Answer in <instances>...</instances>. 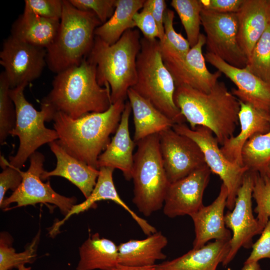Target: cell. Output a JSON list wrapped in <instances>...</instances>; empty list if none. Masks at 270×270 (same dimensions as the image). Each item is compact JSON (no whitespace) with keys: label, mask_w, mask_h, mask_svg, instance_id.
Here are the masks:
<instances>
[{"label":"cell","mask_w":270,"mask_h":270,"mask_svg":"<svg viewBox=\"0 0 270 270\" xmlns=\"http://www.w3.org/2000/svg\"><path fill=\"white\" fill-rule=\"evenodd\" d=\"M76 8L93 12L102 24L112 16L116 0H69Z\"/></svg>","instance_id":"obj_37"},{"label":"cell","mask_w":270,"mask_h":270,"mask_svg":"<svg viewBox=\"0 0 270 270\" xmlns=\"http://www.w3.org/2000/svg\"><path fill=\"white\" fill-rule=\"evenodd\" d=\"M127 98L133 114L134 126L133 140L136 144L148 136L172 128L175 124L132 88L128 90Z\"/></svg>","instance_id":"obj_27"},{"label":"cell","mask_w":270,"mask_h":270,"mask_svg":"<svg viewBox=\"0 0 270 270\" xmlns=\"http://www.w3.org/2000/svg\"><path fill=\"white\" fill-rule=\"evenodd\" d=\"M60 22V20L38 15L24 5L23 12L12 25L10 35L46 50L56 37Z\"/></svg>","instance_id":"obj_25"},{"label":"cell","mask_w":270,"mask_h":270,"mask_svg":"<svg viewBox=\"0 0 270 270\" xmlns=\"http://www.w3.org/2000/svg\"><path fill=\"white\" fill-rule=\"evenodd\" d=\"M252 196L256 203L254 212L262 231L270 218V178L266 174L255 172Z\"/></svg>","instance_id":"obj_35"},{"label":"cell","mask_w":270,"mask_h":270,"mask_svg":"<svg viewBox=\"0 0 270 270\" xmlns=\"http://www.w3.org/2000/svg\"><path fill=\"white\" fill-rule=\"evenodd\" d=\"M168 240L161 232H156L142 240H130L118 246V264L131 266H154L167 256L162 250Z\"/></svg>","instance_id":"obj_26"},{"label":"cell","mask_w":270,"mask_h":270,"mask_svg":"<svg viewBox=\"0 0 270 270\" xmlns=\"http://www.w3.org/2000/svg\"><path fill=\"white\" fill-rule=\"evenodd\" d=\"M138 30L129 29L120 40L109 45L95 36L88 58L96 64L98 84H108L112 103L125 100L128 90L137 80L136 58L141 48Z\"/></svg>","instance_id":"obj_4"},{"label":"cell","mask_w":270,"mask_h":270,"mask_svg":"<svg viewBox=\"0 0 270 270\" xmlns=\"http://www.w3.org/2000/svg\"><path fill=\"white\" fill-rule=\"evenodd\" d=\"M246 68L270 84V23L254 46Z\"/></svg>","instance_id":"obj_32"},{"label":"cell","mask_w":270,"mask_h":270,"mask_svg":"<svg viewBox=\"0 0 270 270\" xmlns=\"http://www.w3.org/2000/svg\"><path fill=\"white\" fill-rule=\"evenodd\" d=\"M172 128L178 133L188 137L200 148L206 164L213 173L219 176L226 187L228 196L226 207L232 210L244 176L248 170L244 166L233 164L226 159L218 146V142L208 128L198 126L191 129L184 123L176 124Z\"/></svg>","instance_id":"obj_9"},{"label":"cell","mask_w":270,"mask_h":270,"mask_svg":"<svg viewBox=\"0 0 270 270\" xmlns=\"http://www.w3.org/2000/svg\"><path fill=\"white\" fill-rule=\"evenodd\" d=\"M28 84L10 88L9 92L16 112L15 126L10 135L18 138L20 145L15 156L10 157L8 164L19 169L38 148L58 139L54 129L44 126L45 122L52 121L48 110L40 106V110H37L26 98L24 90Z\"/></svg>","instance_id":"obj_8"},{"label":"cell","mask_w":270,"mask_h":270,"mask_svg":"<svg viewBox=\"0 0 270 270\" xmlns=\"http://www.w3.org/2000/svg\"><path fill=\"white\" fill-rule=\"evenodd\" d=\"M80 260L76 270H112L118 264V246L98 233L89 238L79 248Z\"/></svg>","instance_id":"obj_28"},{"label":"cell","mask_w":270,"mask_h":270,"mask_svg":"<svg viewBox=\"0 0 270 270\" xmlns=\"http://www.w3.org/2000/svg\"><path fill=\"white\" fill-rule=\"evenodd\" d=\"M24 5L46 18L60 20L62 16L63 0H26Z\"/></svg>","instance_id":"obj_39"},{"label":"cell","mask_w":270,"mask_h":270,"mask_svg":"<svg viewBox=\"0 0 270 270\" xmlns=\"http://www.w3.org/2000/svg\"><path fill=\"white\" fill-rule=\"evenodd\" d=\"M202 8L218 13H236L244 0H200Z\"/></svg>","instance_id":"obj_42"},{"label":"cell","mask_w":270,"mask_h":270,"mask_svg":"<svg viewBox=\"0 0 270 270\" xmlns=\"http://www.w3.org/2000/svg\"><path fill=\"white\" fill-rule=\"evenodd\" d=\"M10 88L2 71L0 74V143L2 144L15 126L16 112L10 96Z\"/></svg>","instance_id":"obj_34"},{"label":"cell","mask_w":270,"mask_h":270,"mask_svg":"<svg viewBox=\"0 0 270 270\" xmlns=\"http://www.w3.org/2000/svg\"><path fill=\"white\" fill-rule=\"evenodd\" d=\"M0 166L3 170L0 174V205L4 199L6 192L8 190H16L22 180L20 169L11 166L2 157Z\"/></svg>","instance_id":"obj_38"},{"label":"cell","mask_w":270,"mask_h":270,"mask_svg":"<svg viewBox=\"0 0 270 270\" xmlns=\"http://www.w3.org/2000/svg\"><path fill=\"white\" fill-rule=\"evenodd\" d=\"M155 265L146 266H131L118 264L112 270H154Z\"/></svg>","instance_id":"obj_44"},{"label":"cell","mask_w":270,"mask_h":270,"mask_svg":"<svg viewBox=\"0 0 270 270\" xmlns=\"http://www.w3.org/2000/svg\"><path fill=\"white\" fill-rule=\"evenodd\" d=\"M30 164L26 172L20 170L22 182L18 188L8 198L4 199L0 205L2 208L11 204L17 205L13 208H19L37 204H51L58 206L63 214L66 216L76 202L74 197H66L56 192L52 188L50 182L44 183L41 178L44 172V156L36 151L30 157Z\"/></svg>","instance_id":"obj_11"},{"label":"cell","mask_w":270,"mask_h":270,"mask_svg":"<svg viewBox=\"0 0 270 270\" xmlns=\"http://www.w3.org/2000/svg\"><path fill=\"white\" fill-rule=\"evenodd\" d=\"M145 0H116L112 16L96 29L95 36L109 45L117 42L126 31L135 27L133 17L142 8Z\"/></svg>","instance_id":"obj_29"},{"label":"cell","mask_w":270,"mask_h":270,"mask_svg":"<svg viewBox=\"0 0 270 270\" xmlns=\"http://www.w3.org/2000/svg\"><path fill=\"white\" fill-rule=\"evenodd\" d=\"M114 170L110 167H102L99 168L100 173L96 184L90 196L82 202L74 205L62 220L55 223L50 231L51 235L57 234L60 227L72 215L83 212L94 206L96 202L102 200H110L121 206L128 212L146 236L157 232L154 226L139 216L120 198L113 181Z\"/></svg>","instance_id":"obj_19"},{"label":"cell","mask_w":270,"mask_h":270,"mask_svg":"<svg viewBox=\"0 0 270 270\" xmlns=\"http://www.w3.org/2000/svg\"><path fill=\"white\" fill-rule=\"evenodd\" d=\"M254 174V172L248 170L245 173L237 193L234 208L224 215L226 226L232 232L230 250L222 262L224 267L233 260L241 247L252 248L253 237L262 232L252 210Z\"/></svg>","instance_id":"obj_13"},{"label":"cell","mask_w":270,"mask_h":270,"mask_svg":"<svg viewBox=\"0 0 270 270\" xmlns=\"http://www.w3.org/2000/svg\"><path fill=\"white\" fill-rule=\"evenodd\" d=\"M241 270H262L258 262L244 264Z\"/></svg>","instance_id":"obj_45"},{"label":"cell","mask_w":270,"mask_h":270,"mask_svg":"<svg viewBox=\"0 0 270 270\" xmlns=\"http://www.w3.org/2000/svg\"><path fill=\"white\" fill-rule=\"evenodd\" d=\"M132 112L128 101L125 103L118 126L114 136L98 158L97 168L110 167L120 170L126 180L132 178L133 151L136 144L130 136L129 118Z\"/></svg>","instance_id":"obj_20"},{"label":"cell","mask_w":270,"mask_h":270,"mask_svg":"<svg viewBox=\"0 0 270 270\" xmlns=\"http://www.w3.org/2000/svg\"><path fill=\"white\" fill-rule=\"evenodd\" d=\"M236 14L238 41L248 58L270 23V0H244Z\"/></svg>","instance_id":"obj_23"},{"label":"cell","mask_w":270,"mask_h":270,"mask_svg":"<svg viewBox=\"0 0 270 270\" xmlns=\"http://www.w3.org/2000/svg\"><path fill=\"white\" fill-rule=\"evenodd\" d=\"M265 174L270 178V164L268 166L267 168H266Z\"/></svg>","instance_id":"obj_47"},{"label":"cell","mask_w":270,"mask_h":270,"mask_svg":"<svg viewBox=\"0 0 270 270\" xmlns=\"http://www.w3.org/2000/svg\"><path fill=\"white\" fill-rule=\"evenodd\" d=\"M101 24L93 12L78 10L69 0H63L57 33L46 48V62L49 70L56 74L79 65L90 52L94 31Z\"/></svg>","instance_id":"obj_5"},{"label":"cell","mask_w":270,"mask_h":270,"mask_svg":"<svg viewBox=\"0 0 270 270\" xmlns=\"http://www.w3.org/2000/svg\"><path fill=\"white\" fill-rule=\"evenodd\" d=\"M48 144L56 157V165L52 170L44 171L41 176L42 180L53 176L63 177L77 186L86 198H88L96 184L99 170L68 154L57 140Z\"/></svg>","instance_id":"obj_21"},{"label":"cell","mask_w":270,"mask_h":270,"mask_svg":"<svg viewBox=\"0 0 270 270\" xmlns=\"http://www.w3.org/2000/svg\"><path fill=\"white\" fill-rule=\"evenodd\" d=\"M200 17L206 34L207 52L234 66L245 68L248 58L238 41L236 13H218L202 8Z\"/></svg>","instance_id":"obj_12"},{"label":"cell","mask_w":270,"mask_h":270,"mask_svg":"<svg viewBox=\"0 0 270 270\" xmlns=\"http://www.w3.org/2000/svg\"><path fill=\"white\" fill-rule=\"evenodd\" d=\"M228 191L222 184L217 198L210 205L204 206L192 214L195 232L193 248H200L210 240H230L232 236L225 224L224 210Z\"/></svg>","instance_id":"obj_18"},{"label":"cell","mask_w":270,"mask_h":270,"mask_svg":"<svg viewBox=\"0 0 270 270\" xmlns=\"http://www.w3.org/2000/svg\"><path fill=\"white\" fill-rule=\"evenodd\" d=\"M18 270H31L30 267H26L24 265L20 266Z\"/></svg>","instance_id":"obj_46"},{"label":"cell","mask_w":270,"mask_h":270,"mask_svg":"<svg viewBox=\"0 0 270 270\" xmlns=\"http://www.w3.org/2000/svg\"><path fill=\"white\" fill-rule=\"evenodd\" d=\"M211 170L206 164L187 176L170 183L163 206L168 217L190 216L203 206L202 198L210 180Z\"/></svg>","instance_id":"obj_16"},{"label":"cell","mask_w":270,"mask_h":270,"mask_svg":"<svg viewBox=\"0 0 270 270\" xmlns=\"http://www.w3.org/2000/svg\"><path fill=\"white\" fill-rule=\"evenodd\" d=\"M206 42V36L200 34L198 42L182 56L160 42L164 63L172 74L176 86H188L208 93L218 82L222 72L218 70L210 72L206 64L202 50Z\"/></svg>","instance_id":"obj_10"},{"label":"cell","mask_w":270,"mask_h":270,"mask_svg":"<svg viewBox=\"0 0 270 270\" xmlns=\"http://www.w3.org/2000/svg\"><path fill=\"white\" fill-rule=\"evenodd\" d=\"M174 102L191 129L208 128L222 146L234 136L240 102L224 82L218 81L208 93L188 86H176Z\"/></svg>","instance_id":"obj_3"},{"label":"cell","mask_w":270,"mask_h":270,"mask_svg":"<svg viewBox=\"0 0 270 270\" xmlns=\"http://www.w3.org/2000/svg\"><path fill=\"white\" fill-rule=\"evenodd\" d=\"M112 104L110 86L98 84L96 64L88 56L79 65L56 74L51 90L40 102V106L48 110L52 120L58 112L78 118L105 112Z\"/></svg>","instance_id":"obj_1"},{"label":"cell","mask_w":270,"mask_h":270,"mask_svg":"<svg viewBox=\"0 0 270 270\" xmlns=\"http://www.w3.org/2000/svg\"><path fill=\"white\" fill-rule=\"evenodd\" d=\"M174 12L167 8L164 15V36L162 42L181 56H185L191 47L187 40L174 28Z\"/></svg>","instance_id":"obj_36"},{"label":"cell","mask_w":270,"mask_h":270,"mask_svg":"<svg viewBox=\"0 0 270 270\" xmlns=\"http://www.w3.org/2000/svg\"><path fill=\"white\" fill-rule=\"evenodd\" d=\"M180 17L190 47L198 42L202 6L200 0H172L170 2Z\"/></svg>","instance_id":"obj_31"},{"label":"cell","mask_w":270,"mask_h":270,"mask_svg":"<svg viewBox=\"0 0 270 270\" xmlns=\"http://www.w3.org/2000/svg\"><path fill=\"white\" fill-rule=\"evenodd\" d=\"M206 60L224 74L236 86L231 92L239 100L270 114V84L256 76L246 67L234 66L218 56L206 52Z\"/></svg>","instance_id":"obj_17"},{"label":"cell","mask_w":270,"mask_h":270,"mask_svg":"<svg viewBox=\"0 0 270 270\" xmlns=\"http://www.w3.org/2000/svg\"><path fill=\"white\" fill-rule=\"evenodd\" d=\"M140 44L136 58L137 80L131 88L175 124L184 123L186 119L174 102L176 86L164 63L160 40L143 37Z\"/></svg>","instance_id":"obj_6"},{"label":"cell","mask_w":270,"mask_h":270,"mask_svg":"<svg viewBox=\"0 0 270 270\" xmlns=\"http://www.w3.org/2000/svg\"><path fill=\"white\" fill-rule=\"evenodd\" d=\"M134 156L132 202L140 212L149 216L164 206L170 182L162 163L158 134L136 142Z\"/></svg>","instance_id":"obj_7"},{"label":"cell","mask_w":270,"mask_h":270,"mask_svg":"<svg viewBox=\"0 0 270 270\" xmlns=\"http://www.w3.org/2000/svg\"><path fill=\"white\" fill-rule=\"evenodd\" d=\"M46 50L11 35L4 40L0 64L10 88L38 78L46 64Z\"/></svg>","instance_id":"obj_14"},{"label":"cell","mask_w":270,"mask_h":270,"mask_svg":"<svg viewBox=\"0 0 270 270\" xmlns=\"http://www.w3.org/2000/svg\"><path fill=\"white\" fill-rule=\"evenodd\" d=\"M39 234L30 244L20 252H16L12 246L10 240L7 236L1 234L0 239V270H10L18 268L27 263L34 262L36 257V248Z\"/></svg>","instance_id":"obj_33"},{"label":"cell","mask_w":270,"mask_h":270,"mask_svg":"<svg viewBox=\"0 0 270 270\" xmlns=\"http://www.w3.org/2000/svg\"><path fill=\"white\" fill-rule=\"evenodd\" d=\"M241 155L243 166L248 171L265 174L270 164V130L252 136L243 146Z\"/></svg>","instance_id":"obj_30"},{"label":"cell","mask_w":270,"mask_h":270,"mask_svg":"<svg viewBox=\"0 0 270 270\" xmlns=\"http://www.w3.org/2000/svg\"><path fill=\"white\" fill-rule=\"evenodd\" d=\"M252 250L244 264L258 262L263 258L270 260V218L257 241L253 244Z\"/></svg>","instance_id":"obj_41"},{"label":"cell","mask_w":270,"mask_h":270,"mask_svg":"<svg viewBox=\"0 0 270 270\" xmlns=\"http://www.w3.org/2000/svg\"><path fill=\"white\" fill-rule=\"evenodd\" d=\"M125 103L119 100L105 112L88 113L78 118L56 113L52 120L58 142L68 154L98 169V158L118 126Z\"/></svg>","instance_id":"obj_2"},{"label":"cell","mask_w":270,"mask_h":270,"mask_svg":"<svg viewBox=\"0 0 270 270\" xmlns=\"http://www.w3.org/2000/svg\"><path fill=\"white\" fill-rule=\"evenodd\" d=\"M230 250V240H216L177 258L156 264L154 270H216Z\"/></svg>","instance_id":"obj_24"},{"label":"cell","mask_w":270,"mask_h":270,"mask_svg":"<svg viewBox=\"0 0 270 270\" xmlns=\"http://www.w3.org/2000/svg\"><path fill=\"white\" fill-rule=\"evenodd\" d=\"M144 6L151 12L156 23L159 31L160 42L163 41L164 36V18L166 10V4L164 0H146Z\"/></svg>","instance_id":"obj_43"},{"label":"cell","mask_w":270,"mask_h":270,"mask_svg":"<svg viewBox=\"0 0 270 270\" xmlns=\"http://www.w3.org/2000/svg\"><path fill=\"white\" fill-rule=\"evenodd\" d=\"M239 101L238 122L240 131L236 136H234L227 140L220 148L228 160L244 166L241 155L243 146L254 134H264L270 130V114Z\"/></svg>","instance_id":"obj_22"},{"label":"cell","mask_w":270,"mask_h":270,"mask_svg":"<svg viewBox=\"0 0 270 270\" xmlns=\"http://www.w3.org/2000/svg\"><path fill=\"white\" fill-rule=\"evenodd\" d=\"M135 26L142 32L144 38L149 40L160 38L158 26L151 12L144 6L141 11L137 12L133 17Z\"/></svg>","instance_id":"obj_40"},{"label":"cell","mask_w":270,"mask_h":270,"mask_svg":"<svg viewBox=\"0 0 270 270\" xmlns=\"http://www.w3.org/2000/svg\"><path fill=\"white\" fill-rule=\"evenodd\" d=\"M159 134L162 163L170 183L187 176L206 164L198 144L170 128Z\"/></svg>","instance_id":"obj_15"}]
</instances>
